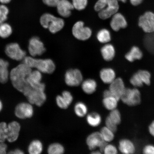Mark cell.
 <instances>
[{
	"mask_svg": "<svg viewBox=\"0 0 154 154\" xmlns=\"http://www.w3.org/2000/svg\"><path fill=\"white\" fill-rule=\"evenodd\" d=\"M56 101L58 106L61 109H66L69 107V105L61 95L57 96Z\"/></svg>",
	"mask_w": 154,
	"mask_h": 154,
	"instance_id": "8d00e7d4",
	"label": "cell"
},
{
	"mask_svg": "<svg viewBox=\"0 0 154 154\" xmlns=\"http://www.w3.org/2000/svg\"><path fill=\"white\" fill-rule=\"evenodd\" d=\"M56 7L58 14L64 18L70 17L74 8L72 3L68 0H59Z\"/></svg>",
	"mask_w": 154,
	"mask_h": 154,
	"instance_id": "2e32d148",
	"label": "cell"
},
{
	"mask_svg": "<svg viewBox=\"0 0 154 154\" xmlns=\"http://www.w3.org/2000/svg\"><path fill=\"white\" fill-rule=\"evenodd\" d=\"M116 1H120L122 2V3H125L126 2L127 0H116Z\"/></svg>",
	"mask_w": 154,
	"mask_h": 154,
	"instance_id": "816d5d0a",
	"label": "cell"
},
{
	"mask_svg": "<svg viewBox=\"0 0 154 154\" xmlns=\"http://www.w3.org/2000/svg\"><path fill=\"white\" fill-rule=\"evenodd\" d=\"M119 149L123 154L134 153L135 152V147L134 144L130 140L124 139L119 142Z\"/></svg>",
	"mask_w": 154,
	"mask_h": 154,
	"instance_id": "ac0fdd59",
	"label": "cell"
},
{
	"mask_svg": "<svg viewBox=\"0 0 154 154\" xmlns=\"http://www.w3.org/2000/svg\"><path fill=\"white\" fill-rule=\"evenodd\" d=\"M118 101L116 98L112 96L104 97L103 104L106 109L112 111L116 109Z\"/></svg>",
	"mask_w": 154,
	"mask_h": 154,
	"instance_id": "4316f807",
	"label": "cell"
},
{
	"mask_svg": "<svg viewBox=\"0 0 154 154\" xmlns=\"http://www.w3.org/2000/svg\"><path fill=\"white\" fill-rule=\"evenodd\" d=\"M61 96L69 106L72 103L73 98L72 94L70 92L67 91H63Z\"/></svg>",
	"mask_w": 154,
	"mask_h": 154,
	"instance_id": "ab89813d",
	"label": "cell"
},
{
	"mask_svg": "<svg viewBox=\"0 0 154 154\" xmlns=\"http://www.w3.org/2000/svg\"><path fill=\"white\" fill-rule=\"evenodd\" d=\"M8 153L11 154H23L24 153L22 150L19 149H16L10 151Z\"/></svg>",
	"mask_w": 154,
	"mask_h": 154,
	"instance_id": "bcb514c9",
	"label": "cell"
},
{
	"mask_svg": "<svg viewBox=\"0 0 154 154\" xmlns=\"http://www.w3.org/2000/svg\"><path fill=\"white\" fill-rule=\"evenodd\" d=\"M151 74L149 71L139 70L131 78V84L136 87H140L143 84L149 85L151 84Z\"/></svg>",
	"mask_w": 154,
	"mask_h": 154,
	"instance_id": "ba28073f",
	"label": "cell"
},
{
	"mask_svg": "<svg viewBox=\"0 0 154 154\" xmlns=\"http://www.w3.org/2000/svg\"><path fill=\"white\" fill-rule=\"evenodd\" d=\"M72 4L74 8L77 10L82 11L86 8L88 0H72Z\"/></svg>",
	"mask_w": 154,
	"mask_h": 154,
	"instance_id": "e575fe53",
	"label": "cell"
},
{
	"mask_svg": "<svg viewBox=\"0 0 154 154\" xmlns=\"http://www.w3.org/2000/svg\"><path fill=\"white\" fill-rule=\"evenodd\" d=\"M42 72L23 63L13 69L10 72V79L14 87L22 92L29 103L38 107L45 103V84L42 83Z\"/></svg>",
	"mask_w": 154,
	"mask_h": 154,
	"instance_id": "6da1fadb",
	"label": "cell"
},
{
	"mask_svg": "<svg viewBox=\"0 0 154 154\" xmlns=\"http://www.w3.org/2000/svg\"><path fill=\"white\" fill-rule=\"evenodd\" d=\"M32 104L23 102L18 104L15 107L14 113L17 118L25 119L31 118L34 115V110Z\"/></svg>",
	"mask_w": 154,
	"mask_h": 154,
	"instance_id": "30bf717a",
	"label": "cell"
},
{
	"mask_svg": "<svg viewBox=\"0 0 154 154\" xmlns=\"http://www.w3.org/2000/svg\"><path fill=\"white\" fill-rule=\"evenodd\" d=\"M1 134H0V140H1Z\"/></svg>",
	"mask_w": 154,
	"mask_h": 154,
	"instance_id": "f5cc1de1",
	"label": "cell"
},
{
	"mask_svg": "<svg viewBox=\"0 0 154 154\" xmlns=\"http://www.w3.org/2000/svg\"><path fill=\"white\" fill-rule=\"evenodd\" d=\"M82 88L85 93L91 94L96 91L97 84L95 80L88 79L82 82Z\"/></svg>",
	"mask_w": 154,
	"mask_h": 154,
	"instance_id": "cb8c5ba5",
	"label": "cell"
},
{
	"mask_svg": "<svg viewBox=\"0 0 154 154\" xmlns=\"http://www.w3.org/2000/svg\"><path fill=\"white\" fill-rule=\"evenodd\" d=\"M143 56V54L139 48L134 46L126 54L125 58L130 62H133L136 60H140Z\"/></svg>",
	"mask_w": 154,
	"mask_h": 154,
	"instance_id": "ffe728a7",
	"label": "cell"
},
{
	"mask_svg": "<svg viewBox=\"0 0 154 154\" xmlns=\"http://www.w3.org/2000/svg\"><path fill=\"white\" fill-rule=\"evenodd\" d=\"M120 99L123 103L128 106L137 105L141 101L140 91L137 88H126Z\"/></svg>",
	"mask_w": 154,
	"mask_h": 154,
	"instance_id": "3957f363",
	"label": "cell"
},
{
	"mask_svg": "<svg viewBox=\"0 0 154 154\" xmlns=\"http://www.w3.org/2000/svg\"><path fill=\"white\" fill-rule=\"evenodd\" d=\"M3 108V104L2 102L1 101V100H0V112L2 110Z\"/></svg>",
	"mask_w": 154,
	"mask_h": 154,
	"instance_id": "681fc988",
	"label": "cell"
},
{
	"mask_svg": "<svg viewBox=\"0 0 154 154\" xmlns=\"http://www.w3.org/2000/svg\"><path fill=\"white\" fill-rule=\"evenodd\" d=\"M101 53L104 59L106 61L112 60L115 56V49L111 44H106L102 48Z\"/></svg>",
	"mask_w": 154,
	"mask_h": 154,
	"instance_id": "7402d4cb",
	"label": "cell"
},
{
	"mask_svg": "<svg viewBox=\"0 0 154 154\" xmlns=\"http://www.w3.org/2000/svg\"><path fill=\"white\" fill-rule=\"evenodd\" d=\"M97 39L102 43H107L111 40V35L109 30L106 29L100 30L97 35Z\"/></svg>",
	"mask_w": 154,
	"mask_h": 154,
	"instance_id": "83f0119b",
	"label": "cell"
},
{
	"mask_svg": "<svg viewBox=\"0 0 154 154\" xmlns=\"http://www.w3.org/2000/svg\"><path fill=\"white\" fill-rule=\"evenodd\" d=\"M28 49L31 56L34 57L43 54L46 51L43 43L36 36L30 38L29 42Z\"/></svg>",
	"mask_w": 154,
	"mask_h": 154,
	"instance_id": "7c38bea8",
	"label": "cell"
},
{
	"mask_svg": "<svg viewBox=\"0 0 154 154\" xmlns=\"http://www.w3.org/2000/svg\"><path fill=\"white\" fill-rule=\"evenodd\" d=\"M64 24L63 19L53 15L48 24V29L52 33L55 34L62 29Z\"/></svg>",
	"mask_w": 154,
	"mask_h": 154,
	"instance_id": "e0dca14e",
	"label": "cell"
},
{
	"mask_svg": "<svg viewBox=\"0 0 154 154\" xmlns=\"http://www.w3.org/2000/svg\"><path fill=\"white\" fill-rule=\"evenodd\" d=\"M75 113L79 117H83L88 112V108L86 105L82 102L77 103L74 107Z\"/></svg>",
	"mask_w": 154,
	"mask_h": 154,
	"instance_id": "f546056e",
	"label": "cell"
},
{
	"mask_svg": "<svg viewBox=\"0 0 154 154\" xmlns=\"http://www.w3.org/2000/svg\"><path fill=\"white\" fill-rule=\"evenodd\" d=\"M65 80L67 85L71 87L78 86L82 83V73L78 69H71L65 73Z\"/></svg>",
	"mask_w": 154,
	"mask_h": 154,
	"instance_id": "8fae6325",
	"label": "cell"
},
{
	"mask_svg": "<svg viewBox=\"0 0 154 154\" xmlns=\"http://www.w3.org/2000/svg\"><path fill=\"white\" fill-rule=\"evenodd\" d=\"M12 32V28L9 24L5 22L0 24V37L3 38H8Z\"/></svg>",
	"mask_w": 154,
	"mask_h": 154,
	"instance_id": "f1b7e54d",
	"label": "cell"
},
{
	"mask_svg": "<svg viewBox=\"0 0 154 154\" xmlns=\"http://www.w3.org/2000/svg\"><path fill=\"white\" fill-rule=\"evenodd\" d=\"M9 63L4 59L0 58V83L5 84L10 78L8 70Z\"/></svg>",
	"mask_w": 154,
	"mask_h": 154,
	"instance_id": "d6986e66",
	"label": "cell"
},
{
	"mask_svg": "<svg viewBox=\"0 0 154 154\" xmlns=\"http://www.w3.org/2000/svg\"><path fill=\"white\" fill-rule=\"evenodd\" d=\"M108 117L115 124L118 125L121 122V117L120 111L116 109L111 111Z\"/></svg>",
	"mask_w": 154,
	"mask_h": 154,
	"instance_id": "d6a6232c",
	"label": "cell"
},
{
	"mask_svg": "<svg viewBox=\"0 0 154 154\" xmlns=\"http://www.w3.org/2000/svg\"><path fill=\"white\" fill-rule=\"evenodd\" d=\"M7 145L5 142H0V154L7 153Z\"/></svg>",
	"mask_w": 154,
	"mask_h": 154,
	"instance_id": "7bdbcfd3",
	"label": "cell"
},
{
	"mask_svg": "<svg viewBox=\"0 0 154 154\" xmlns=\"http://www.w3.org/2000/svg\"><path fill=\"white\" fill-rule=\"evenodd\" d=\"M48 152L49 154H62L64 153L65 149L63 146L59 143H53L48 147Z\"/></svg>",
	"mask_w": 154,
	"mask_h": 154,
	"instance_id": "4dcf8cb0",
	"label": "cell"
},
{
	"mask_svg": "<svg viewBox=\"0 0 154 154\" xmlns=\"http://www.w3.org/2000/svg\"><path fill=\"white\" fill-rule=\"evenodd\" d=\"M23 63L31 68H36L45 74H52L55 69V63L51 59H36L32 56H26L23 60Z\"/></svg>",
	"mask_w": 154,
	"mask_h": 154,
	"instance_id": "7a4b0ae2",
	"label": "cell"
},
{
	"mask_svg": "<svg viewBox=\"0 0 154 154\" xmlns=\"http://www.w3.org/2000/svg\"><path fill=\"white\" fill-rule=\"evenodd\" d=\"M9 10L5 5H0V24L5 23L7 20Z\"/></svg>",
	"mask_w": 154,
	"mask_h": 154,
	"instance_id": "836d02e7",
	"label": "cell"
},
{
	"mask_svg": "<svg viewBox=\"0 0 154 154\" xmlns=\"http://www.w3.org/2000/svg\"><path fill=\"white\" fill-rule=\"evenodd\" d=\"M110 22L111 27L113 30L118 32L121 29H125L128 26V22L124 15L117 12L113 15Z\"/></svg>",
	"mask_w": 154,
	"mask_h": 154,
	"instance_id": "9a60e30c",
	"label": "cell"
},
{
	"mask_svg": "<svg viewBox=\"0 0 154 154\" xmlns=\"http://www.w3.org/2000/svg\"><path fill=\"white\" fill-rule=\"evenodd\" d=\"M149 129L150 134L154 137V121L150 125Z\"/></svg>",
	"mask_w": 154,
	"mask_h": 154,
	"instance_id": "f6af8a7d",
	"label": "cell"
},
{
	"mask_svg": "<svg viewBox=\"0 0 154 154\" xmlns=\"http://www.w3.org/2000/svg\"><path fill=\"white\" fill-rule=\"evenodd\" d=\"M126 89L124 81L120 78H116L114 81L110 84L109 87V91L114 97L118 100L120 99L121 96Z\"/></svg>",
	"mask_w": 154,
	"mask_h": 154,
	"instance_id": "4fadbf2b",
	"label": "cell"
},
{
	"mask_svg": "<svg viewBox=\"0 0 154 154\" xmlns=\"http://www.w3.org/2000/svg\"><path fill=\"white\" fill-rule=\"evenodd\" d=\"M8 130V124L5 122L0 123V134L1 139L0 142H5L7 140Z\"/></svg>",
	"mask_w": 154,
	"mask_h": 154,
	"instance_id": "d590c367",
	"label": "cell"
},
{
	"mask_svg": "<svg viewBox=\"0 0 154 154\" xmlns=\"http://www.w3.org/2000/svg\"><path fill=\"white\" fill-rule=\"evenodd\" d=\"M119 9V2L116 0H107L101 10L99 12L100 18L103 20L108 19L118 12Z\"/></svg>",
	"mask_w": 154,
	"mask_h": 154,
	"instance_id": "52a82bcc",
	"label": "cell"
},
{
	"mask_svg": "<svg viewBox=\"0 0 154 154\" xmlns=\"http://www.w3.org/2000/svg\"><path fill=\"white\" fill-rule=\"evenodd\" d=\"M11 0H0V2L2 4L5 5L10 2Z\"/></svg>",
	"mask_w": 154,
	"mask_h": 154,
	"instance_id": "c3c4849f",
	"label": "cell"
},
{
	"mask_svg": "<svg viewBox=\"0 0 154 154\" xmlns=\"http://www.w3.org/2000/svg\"><path fill=\"white\" fill-rule=\"evenodd\" d=\"M100 77L104 83L110 84L116 79L115 71L109 68L103 69L100 72Z\"/></svg>",
	"mask_w": 154,
	"mask_h": 154,
	"instance_id": "44dd1931",
	"label": "cell"
},
{
	"mask_svg": "<svg viewBox=\"0 0 154 154\" xmlns=\"http://www.w3.org/2000/svg\"><path fill=\"white\" fill-rule=\"evenodd\" d=\"M105 124L106 126L109 129V130L112 131L114 133L116 132L117 125L115 124L114 122H113L108 116L106 119Z\"/></svg>",
	"mask_w": 154,
	"mask_h": 154,
	"instance_id": "f35d334b",
	"label": "cell"
},
{
	"mask_svg": "<svg viewBox=\"0 0 154 154\" xmlns=\"http://www.w3.org/2000/svg\"><path fill=\"white\" fill-rule=\"evenodd\" d=\"M43 144L40 140H35L30 142L28 146V151L30 154H40L43 152Z\"/></svg>",
	"mask_w": 154,
	"mask_h": 154,
	"instance_id": "d4e9b609",
	"label": "cell"
},
{
	"mask_svg": "<svg viewBox=\"0 0 154 154\" xmlns=\"http://www.w3.org/2000/svg\"><path fill=\"white\" fill-rule=\"evenodd\" d=\"M138 26L146 33L154 32V13L146 11L140 15L138 21Z\"/></svg>",
	"mask_w": 154,
	"mask_h": 154,
	"instance_id": "277c9868",
	"label": "cell"
},
{
	"mask_svg": "<svg viewBox=\"0 0 154 154\" xmlns=\"http://www.w3.org/2000/svg\"><path fill=\"white\" fill-rule=\"evenodd\" d=\"M92 154H101V152L100 151H93L91 153Z\"/></svg>",
	"mask_w": 154,
	"mask_h": 154,
	"instance_id": "f907efd6",
	"label": "cell"
},
{
	"mask_svg": "<svg viewBox=\"0 0 154 154\" xmlns=\"http://www.w3.org/2000/svg\"><path fill=\"white\" fill-rule=\"evenodd\" d=\"M86 143L90 150H93L99 147L100 151L103 152L105 146L107 144L103 139L100 132L92 133L88 136L86 139Z\"/></svg>",
	"mask_w": 154,
	"mask_h": 154,
	"instance_id": "5b68a950",
	"label": "cell"
},
{
	"mask_svg": "<svg viewBox=\"0 0 154 154\" xmlns=\"http://www.w3.org/2000/svg\"><path fill=\"white\" fill-rule=\"evenodd\" d=\"M21 129L19 123L16 121H13L8 124L7 140L12 143L18 140Z\"/></svg>",
	"mask_w": 154,
	"mask_h": 154,
	"instance_id": "5bb4252c",
	"label": "cell"
},
{
	"mask_svg": "<svg viewBox=\"0 0 154 154\" xmlns=\"http://www.w3.org/2000/svg\"><path fill=\"white\" fill-rule=\"evenodd\" d=\"M6 54L13 60L20 61L23 60L26 57V52L22 49L17 43L8 44L5 48Z\"/></svg>",
	"mask_w": 154,
	"mask_h": 154,
	"instance_id": "8992f818",
	"label": "cell"
},
{
	"mask_svg": "<svg viewBox=\"0 0 154 154\" xmlns=\"http://www.w3.org/2000/svg\"><path fill=\"white\" fill-rule=\"evenodd\" d=\"M103 152L106 154H116L117 153V150L114 145L107 144L105 146Z\"/></svg>",
	"mask_w": 154,
	"mask_h": 154,
	"instance_id": "74e56055",
	"label": "cell"
},
{
	"mask_svg": "<svg viewBox=\"0 0 154 154\" xmlns=\"http://www.w3.org/2000/svg\"><path fill=\"white\" fill-rule=\"evenodd\" d=\"M100 132L106 142H110L114 139V133L106 126L102 128Z\"/></svg>",
	"mask_w": 154,
	"mask_h": 154,
	"instance_id": "1f68e13d",
	"label": "cell"
},
{
	"mask_svg": "<svg viewBox=\"0 0 154 154\" xmlns=\"http://www.w3.org/2000/svg\"><path fill=\"white\" fill-rule=\"evenodd\" d=\"M46 5L49 7H56L59 0H42Z\"/></svg>",
	"mask_w": 154,
	"mask_h": 154,
	"instance_id": "60d3db41",
	"label": "cell"
},
{
	"mask_svg": "<svg viewBox=\"0 0 154 154\" xmlns=\"http://www.w3.org/2000/svg\"><path fill=\"white\" fill-rule=\"evenodd\" d=\"M143 0H130V2L132 5L137 6L141 4Z\"/></svg>",
	"mask_w": 154,
	"mask_h": 154,
	"instance_id": "ee69618b",
	"label": "cell"
},
{
	"mask_svg": "<svg viewBox=\"0 0 154 154\" xmlns=\"http://www.w3.org/2000/svg\"><path fill=\"white\" fill-rule=\"evenodd\" d=\"M143 44L145 49L149 53L154 54V32L146 33L143 38Z\"/></svg>",
	"mask_w": 154,
	"mask_h": 154,
	"instance_id": "603a6c76",
	"label": "cell"
},
{
	"mask_svg": "<svg viewBox=\"0 0 154 154\" xmlns=\"http://www.w3.org/2000/svg\"><path fill=\"white\" fill-rule=\"evenodd\" d=\"M72 33L77 39L84 41L88 39L91 37L92 31L88 27L85 26L83 22L78 21L73 26Z\"/></svg>",
	"mask_w": 154,
	"mask_h": 154,
	"instance_id": "9c48e42d",
	"label": "cell"
},
{
	"mask_svg": "<svg viewBox=\"0 0 154 154\" xmlns=\"http://www.w3.org/2000/svg\"><path fill=\"white\" fill-rule=\"evenodd\" d=\"M103 97H111V96L114 97V96L112 95V94L111 93V91H109V90H106L105 91H104L103 93Z\"/></svg>",
	"mask_w": 154,
	"mask_h": 154,
	"instance_id": "7dc6e473",
	"label": "cell"
},
{
	"mask_svg": "<svg viewBox=\"0 0 154 154\" xmlns=\"http://www.w3.org/2000/svg\"><path fill=\"white\" fill-rule=\"evenodd\" d=\"M143 153L146 154H154V146L152 145L145 146L143 149Z\"/></svg>",
	"mask_w": 154,
	"mask_h": 154,
	"instance_id": "b9f144b4",
	"label": "cell"
},
{
	"mask_svg": "<svg viewBox=\"0 0 154 154\" xmlns=\"http://www.w3.org/2000/svg\"><path fill=\"white\" fill-rule=\"evenodd\" d=\"M87 122L90 126L96 127L99 126L101 122V117L99 113L92 112L88 114L86 117Z\"/></svg>",
	"mask_w": 154,
	"mask_h": 154,
	"instance_id": "484cf974",
	"label": "cell"
}]
</instances>
